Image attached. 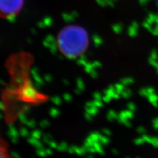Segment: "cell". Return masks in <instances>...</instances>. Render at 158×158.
I'll return each instance as SVG.
<instances>
[{"mask_svg":"<svg viewBox=\"0 0 158 158\" xmlns=\"http://www.w3.org/2000/svg\"><path fill=\"white\" fill-rule=\"evenodd\" d=\"M128 107V108H129V110L131 111H134L136 110V106L134 103H129Z\"/></svg>","mask_w":158,"mask_h":158,"instance_id":"cell-11","label":"cell"},{"mask_svg":"<svg viewBox=\"0 0 158 158\" xmlns=\"http://www.w3.org/2000/svg\"><path fill=\"white\" fill-rule=\"evenodd\" d=\"M24 96L27 98H33L36 96V92L34 89L31 87H28L24 88Z\"/></svg>","mask_w":158,"mask_h":158,"instance_id":"cell-3","label":"cell"},{"mask_svg":"<svg viewBox=\"0 0 158 158\" xmlns=\"http://www.w3.org/2000/svg\"><path fill=\"white\" fill-rule=\"evenodd\" d=\"M123 82V85H129V84H131L133 82V80L131 78H125L124 80H123L122 81Z\"/></svg>","mask_w":158,"mask_h":158,"instance_id":"cell-9","label":"cell"},{"mask_svg":"<svg viewBox=\"0 0 158 158\" xmlns=\"http://www.w3.org/2000/svg\"><path fill=\"white\" fill-rule=\"evenodd\" d=\"M58 47L65 56L77 57L86 50L88 44V36L85 28L77 25H69L59 32Z\"/></svg>","mask_w":158,"mask_h":158,"instance_id":"cell-1","label":"cell"},{"mask_svg":"<svg viewBox=\"0 0 158 158\" xmlns=\"http://www.w3.org/2000/svg\"><path fill=\"white\" fill-rule=\"evenodd\" d=\"M148 99H149V101L153 106L155 107L158 106V96L157 95L155 94L154 93L148 96Z\"/></svg>","mask_w":158,"mask_h":158,"instance_id":"cell-4","label":"cell"},{"mask_svg":"<svg viewBox=\"0 0 158 158\" xmlns=\"http://www.w3.org/2000/svg\"><path fill=\"white\" fill-rule=\"evenodd\" d=\"M151 144L156 147H158V138L156 137H151L150 142Z\"/></svg>","mask_w":158,"mask_h":158,"instance_id":"cell-6","label":"cell"},{"mask_svg":"<svg viewBox=\"0 0 158 158\" xmlns=\"http://www.w3.org/2000/svg\"><path fill=\"white\" fill-rule=\"evenodd\" d=\"M107 117L109 118V120L113 121V120L115 119V118H117V114L113 111H111L108 113Z\"/></svg>","mask_w":158,"mask_h":158,"instance_id":"cell-5","label":"cell"},{"mask_svg":"<svg viewBox=\"0 0 158 158\" xmlns=\"http://www.w3.org/2000/svg\"><path fill=\"white\" fill-rule=\"evenodd\" d=\"M135 142H136V144L140 145V144H143V143L146 142H145L144 138H143V137H142V138H137V139L135 140Z\"/></svg>","mask_w":158,"mask_h":158,"instance_id":"cell-10","label":"cell"},{"mask_svg":"<svg viewBox=\"0 0 158 158\" xmlns=\"http://www.w3.org/2000/svg\"><path fill=\"white\" fill-rule=\"evenodd\" d=\"M140 95L142 96H144V97H148L150 96L149 93H148V88H143L140 90Z\"/></svg>","mask_w":158,"mask_h":158,"instance_id":"cell-7","label":"cell"},{"mask_svg":"<svg viewBox=\"0 0 158 158\" xmlns=\"http://www.w3.org/2000/svg\"><path fill=\"white\" fill-rule=\"evenodd\" d=\"M121 94L125 98H128L131 95V92L129 90H128V89L127 90H125L124 89V90H123V92H121Z\"/></svg>","mask_w":158,"mask_h":158,"instance_id":"cell-8","label":"cell"},{"mask_svg":"<svg viewBox=\"0 0 158 158\" xmlns=\"http://www.w3.org/2000/svg\"><path fill=\"white\" fill-rule=\"evenodd\" d=\"M156 69H157V72H158V63H157V65H156Z\"/></svg>","mask_w":158,"mask_h":158,"instance_id":"cell-15","label":"cell"},{"mask_svg":"<svg viewBox=\"0 0 158 158\" xmlns=\"http://www.w3.org/2000/svg\"><path fill=\"white\" fill-rule=\"evenodd\" d=\"M138 131L140 133H144L146 132V129L143 127H140L138 128Z\"/></svg>","mask_w":158,"mask_h":158,"instance_id":"cell-14","label":"cell"},{"mask_svg":"<svg viewBox=\"0 0 158 158\" xmlns=\"http://www.w3.org/2000/svg\"><path fill=\"white\" fill-rule=\"evenodd\" d=\"M52 101L53 102V103H55L56 104H59V103H61V100L60 98H57V97H55L53 98V99H52Z\"/></svg>","mask_w":158,"mask_h":158,"instance_id":"cell-12","label":"cell"},{"mask_svg":"<svg viewBox=\"0 0 158 158\" xmlns=\"http://www.w3.org/2000/svg\"><path fill=\"white\" fill-rule=\"evenodd\" d=\"M153 125H154V127L156 129H158V118H155V119L153 121Z\"/></svg>","mask_w":158,"mask_h":158,"instance_id":"cell-13","label":"cell"},{"mask_svg":"<svg viewBox=\"0 0 158 158\" xmlns=\"http://www.w3.org/2000/svg\"><path fill=\"white\" fill-rule=\"evenodd\" d=\"M24 0H0L2 16L5 18L16 15L21 11Z\"/></svg>","mask_w":158,"mask_h":158,"instance_id":"cell-2","label":"cell"}]
</instances>
